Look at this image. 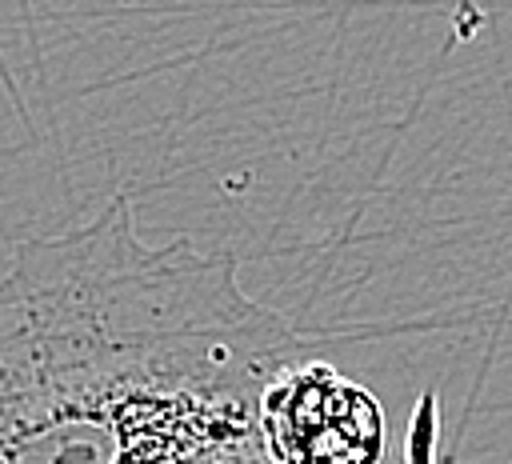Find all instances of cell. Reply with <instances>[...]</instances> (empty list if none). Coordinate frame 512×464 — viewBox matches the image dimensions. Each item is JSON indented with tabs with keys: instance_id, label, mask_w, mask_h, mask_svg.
Returning a JSON list of instances; mask_svg holds the SVG:
<instances>
[{
	"instance_id": "6da1fadb",
	"label": "cell",
	"mask_w": 512,
	"mask_h": 464,
	"mask_svg": "<svg viewBox=\"0 0 512 464\" xmlns=\"http://www.w3.org/2000/svg\"><path fill=\"white\" fill-rule=\"evenodd\" d=\"M304 340L228 252L148 244L128 196L0 272V464H220ZM268 452V448H264Z\"/></svg>"
},
{
	"instance_id": "7a4b0ae2",
	"label": "cell",
	"mask_w": 512,
	"mask_h": 464,
	"mask_svg": "<svg viewBox=\"0 0 512 464\" xmlns=\"http://www.w3.org/2000/svg\"><path fill=\"white\" fill-rule=\"evenodd\" d=\"M260 440L272 464H380V400L328 360H292L260 392Z\"/></svg>"
},
{
	"instance_id": "3957f363",
	"label": "cell",
	"mask_w": 512,
	"mask_h": 464,
	"mask_svg": "<svg viewBox=\"0 0 512 464\" xmlns=\"http://www.w3.org/2000/svg\"><path fill=\"white\" fill-rule=\"evenodd\" d=\"M404 464H440V400L424 392L412 404L408 436H404Z\"/></svg>"
}]
</instances>
